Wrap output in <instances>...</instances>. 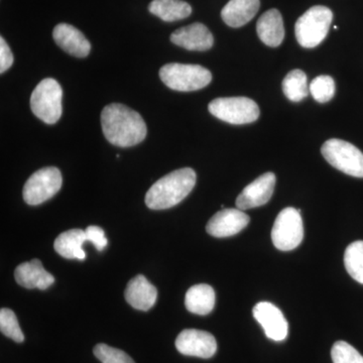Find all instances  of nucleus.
Here are the masks:
<instances>
[{"label": "nucleus", "mask_w": 363, "mask_h": 363, "mask_svg": "<svg viewBox=\"0 0 363 363\" xmlns=\"http://www.w3.org/2000/svg\"><path fill=\"white\" fill-rule=\"evenodd\" d=\"M101 125L105 138L116 147L138 145L147 136V124L138 112L123 104L107 105L101 112Z\"/></svg>", "instance_id": "f257e3e1"}, {"label": "nucleus", "mask_w": 363, "mask_h": 363, "mask_svg": "<svg viewBox=\"0 0 363 363\" xmlns=\"http://www.w3.org/2000/svg\"><path fill=\"white\" fill-rule=\"evenodd\" d=\"M194 169H176L156 182L145 195V204L152 210L169 209L183 201L195 187Z\"/></svg>", "instance_id": "f03ea898"}, {"label": "nucleus", "mask_w": 363, "mask_h": 363, "mask_svg": "<svg viewBox=\"0 0 363 363\" xmlns=\"http://www.w3.org/2000/svg\"><path fill=\"white\" fill-rule=\"evenodd\" d=\"M333 13L323 6H313L296 21L295 35L303 48L312 49L321 44L328 35Z\"/></svg>", "instance_id": "7ed1b4c3"}, {"label": "nucleus", "mask_w": 363, "mask_h": 363, "mask_svg": "<svg viewBox=\"0 0 363 363\" xmlns=\"http://www.w3.org/2000/svg\"><path fill=\"white\" fill-rule=\"evenodd\" d=\"M160 78L171 89L189 92L206 87L211 82L212 75L202 66L171 63L162 67Z\"/></svg>", "instance_id": "20e7f679"}, {"label": "nucleus", "mask_w": 363, "mask_h": 363, "mask_svg": "<svg viewBox=\"0 0 363 363\" xmlns=\"http://www.w3.org/2000/svg\"><path fill=\"white\" fill-rule=\"evenodd\" d=\"M63 90L55 79L40 81L30 96V108L35 116L47 124H55L61 118Z\"/></svg>", "instance_id": "39448f33"}, {"label": "nucleus", "mask_w": 363, "mask_h": 363, "mask_svg": "<svg viewBox=\"0 0 363 363\" xmlns=\"http://www.w3.org/2000/svg\"><path fill=\"white\" fill-rule=\"evenodd\" d=\"M304 238V225L301 210L293 207L281 210L274 221L272 240L274 247L281 252L295 250Z\"/></svg>", "instance_id": "423d86ee"}, {"label": "nucleus", "mask_w": 363, "mask_h": 363, "mask_svg": "<svg viewBox=\"0 0 363 363\" xmlns=\"http://www.w3.org/2000/svg\"><path fill=\"white\" fill-rule=\"evenodd\" d=\"M324 159L346 175L363 178V154L345 140L332 138L322 145Z\"/></svg>", "instance_id": "0eeeda50"}, {"label": "nucleus", "mask_w": 363, "mask_h": 363, "mask_svg": "<svg viewBox=\"0 0 363 363\" xmlns=\"http://www.w3.org/2000/svg\"><path fill=\"white\" fill-rule=\"evenodd\" d=\"M210 113L231 124L255 123L259 117V107L247 97L217 98L208 105Z\"/></svg>", "instance_id": "6e6552de"}, {"label": "nucleus", "mask_w": 363, "mask_h": 363, "mask_svg": "<svg viewBox=\"0 0 363 363\" xmlns=\"http://www.w3.org/2000/svg\"><path fill=\"white\" fill-rule=\"evenodd\" d=\"M63 178L61 172L55 167H47L33 173L23 187V200L35 206L54 197L61 190Z\"/></svg>", "instance_id": "1a4fd4ad"}, {"label": "nucleus", "mask_w": 363, "mask_h": 363, "mask_svg": "<svg viewBox=\"0 0 363 363\" xmlns=\"http://www.w3.org/2000/svg\"><path fill=\"white\" fill-rule=\"evenodd\" d=\"M176 348L186 357L211 358L217 351L216 339L211 333L197 329H186L176 339Z\"/></svg>", "instance_id": "9d476101"}, {"label": "nucleus", "mask_w": 363, "mask_h": 363, "mask_svg": "<svg viewBox=\"0 0 363 363\" xmlns=\"http://www.w3.org/2000/svg\"><path fill=\"white\" fill-rule=\"evenodd\" d=\"M253 317L271 340L284 341L289 335V324L283 312L269 302L257 303L252 310Z\"/></svg>", "instance_id": "9b49d317"}, {"label": "nucleus", "mask_w": 363, "mask_h": 363, "mask_svg": "<svg viewBox=\"0 0 363 363\" xmlns=\"http://www.w3.org/2000/svg\"><path fill=\"white\" fill-rule=\"evenodd\" d=\"M250 221V216L242 210L224 208L212 216L207 223L206 231L214 238H229L240 233Z\"/></svg>", "instance_id": "f8f14e48"}, {"label": "nucleus", "mask_w": 363, "mask_h": 363, "mask_svg": "<svg viewBox=\"0 0 363 363\" xmlns=\"http://www.w3.org/2000/svg\"><path fill=\"white\" fill-rule=\"evenodd\" d=\"M276 181V175L271 172L259 176L238 195L236 207L243 211L267 204L274 193Z\"/></svg>", "instance_id": "ddd939ff"}, {"label": "nucleus", "mask_w": 363, "mask_h": 363, "mask_svg": "<svg viewBox=\"0 0 363 363\" xmlns=\"http://www.w3.org/2000/svg\"><path fill=\"white\" fill-rule=\"evenodd\" d=\"M171 40L173 44L189 51H207L214 44L213 35L206 26L200 23L179 28L172 33Z\"/></svg>", "instance_id": "4468645a"}, {"label": "nucleus", "mask_w": 363, "mask_h": 363, "mask_svg": "<svg viewBox=\"0 0 363 363\" xmlns=\"http://www.w3.org/2000/svg\"><path fill=\"white\" fill-rule=\"evenodd\" d=\"M52 38L62 50L72 56L85 58L89 55V40L75 26L68 23H60L54 28Z\"/></svg>", "instance_id": "2eb2a0df"}, {"label": "nucleus", "mask_w": 363, "mask_h": 363, "mask_svg": "<svg viewBox=\"0 0 363 363\" xmlns=\"http://www.w3.org/2000/svg\"><path fill=\"white\" fill-rule=\"evenodd\" d=\"M126 302L140 311H149L156 304L157 290L143 274L130 279L124 292Z\"/></svg>", "instance_id": "dca6fc26"}, {"label": "nucleus", "mask_w": 363, "mask_h": 363, "mask_svg": "<svg viewBox=\"0 0 363 363\" xmlns=\"http://www.w3.org/2000/svg\"><path fill=\"white\" fill-rule=\"evenodd\" d=\"M14 279L18 285L26 289L47 290L55 283L52 274L45 271L40 259H35L23 262L14 271Z\"/></svg>", "instance_id": "f3484780"}, {"label": "nucleus", "mask_w": 363, "mask_h": 363, "mask_svg": "<svg viewBox=\"0 0 363 363\" xmlns=\"http://www.w3.org/2000/svg\"><path fill=\"white\" fill-rule=\"evenodd\" d=\"M257 32L264 45L276 48L283 43L285 38L283 16L278 9H269L257 21Z\"/></svg>", "instance_id": "a211bd4d"}, {"label": "nucleus", "mask_w": 363, "mask_h": 363, "mask_svg": "<svg viewBox=\"0 0 363 363\" xmlns=\"http://www.w3.org/2000/svg\"><path fill=\"white\" fill-rule=\"evenodd\" d=\"M259 6V0H230L222 9L221 18L227 26L240 28L255 18Z\"/></svg>", "instance_id": "6ab92c4d"}, {"label": "nucleus", "mask_w": 363, "mask_h": 363, "mask_svg": "<svg viewBox=\"0 0 363 363\" xmlns=\"http://www.w3.org/2000/svg\"><path fill=\"white\" fill-rule=\"evenodd\" d=\"M87 241L85 231L82 229H71L60 234L54 243V248L61 257L68 259L84 260L86 252L83 245Z\"/></svg>", "instance_id": "aec40b11"}, {"label": "nucleus", "mask_w": 363, "mask_h": 363, "mask_svg": "<svg viewBox=\"0 0 363 363\" xmlns=\"http://www.w3.org/2000/svg\"><path fill=\"white\" fill-rule=\"evenodd\" d=\"M215 291L211 286L200 284L191 286L185 297V306L189 312L196 315H208L215 307Z\"/></svg>", "instance_id": "412c9836"}, {"label": "nucleus", "mask_w": 363, "mask_h": 363, "mask_svg": "<svg viewBox=\"0 0 363 363\" xmlns=\"http://www.w3.org/2000/svg\"><path fill=\"white\" fill-rule=\"evenodd\" d=\"M149 11L162 21L172 23L188 18L192 13V7L183 0H152Z\"/></svg>", "instance_id": "4be33fe9"}, {"label": "nucleus", "mask_w": 363, "mask_h": 363, "mask_svg": "<svg viewBox=\"0 0 363 363\" xmlns=\"http://www.w3.org/2000/svg\"><path fill=\"white\" fill-rule=\"evenodd\" d=\"M284 94L293 102L302 101L308 96L310 90L307 84V76L301 70L291 71L283 81Z\"/></svg>", "instance_id": "5701e85b"}, {"label": "nucleus", "mask_w": 363, "mask_h": 363, "mask_svg": "<svg viewBox=\"0 0 363 363\" xmlns=\"http://www.w3.org/2000/svg\"><path fill=\"white\" fill-rule=\"evenodd\" d=\"M344 266L351 278L363 285V240L348 245L344 253Z\"/></svg>", "instance_id": "b1692460"}, {"label": "nucleus", "mask_w": 363, "mask_h": 363, "mask_svg": "<svg viewBox=\"0 0 363 363\" xmlns=\"http://www.w3.org/2000/svg\"><path fill=\"white\" fill-rule=\"evenodd\" d=\"M335 82L330 76H318L310 84L309 90L313 98L319 104L330 101L335 95Z\"/></svg>", "instance_id": "393cba45"}, {"label": "nucleus", "mask_w": 363, "mask_h": 363, "mask_svg": "<svg viewBox=\"0 0 363 363\" xmlns=\"http://www.w3.org/2000/svg\"><path fill=\"white\" fill-rule=\"evenodd\" d=\"M0 330L6 337L13 339L16 342L21 343L25 340V335L13 310L7 308H2L0 310Z\"/></svg>", "instance_id": "a878e982"}, {"label": "nucleus", "mask_w": 363, "mask_h": 363, "mask_svg": "<svg viewBox=\"0 0 363 363\" xmlns=\"http://www.w3.org/2000/svg\"><path fill=\"white\" fill-rule=\"evenodd\" d=\"M333 363H363V357L352 345L345 341L334 343L331 350Z\"/></svg>", "instance_id": "bb28decb"}, {"label": "nucleus", "mask_w": 363, "mask_h": 363, "mask_svg": "<svg viewBox=\"0 0 363 363\" xmlns=\"http://www.w3.org/2000/svg\"><path fill=\"white\" fill-rule=\"evenodd\" d=\"M93 352L102 363H135L128 353L107 344H97Z\"/></svg>", "instance_id": "cd10ccee"}, {"label": "nucleus", "mask_w": 363, "mask_h": 363, "mask_svg": "<svg viewBox=\"0 0 363 363\" xmlns=\"http://www.w3.org/2000/svg\"><path fill=\"white\" fill-rule=\"evenodd\" d=\"M87 241H90L96 247L98 252H102L107 247L108 240L105 238L104 229L96 225L88 226L85 230Z\"/></svg>", "instance_id": "c85d7f7f"}, {"label": "nucleus", "mask_w": 363, "mask_h": 363, "mask_svg": "<svg viewBox=\"0 0 363 363\" xmlns=\"http://www.w3.org/2000/svg\"><path fill=\"white\" fill-rule=\"evenodd\" d=\"M13 63V55L4 38H0V73L9 70Z\"/></svg>", "instance_id": "c756f323"}]
</instances>
